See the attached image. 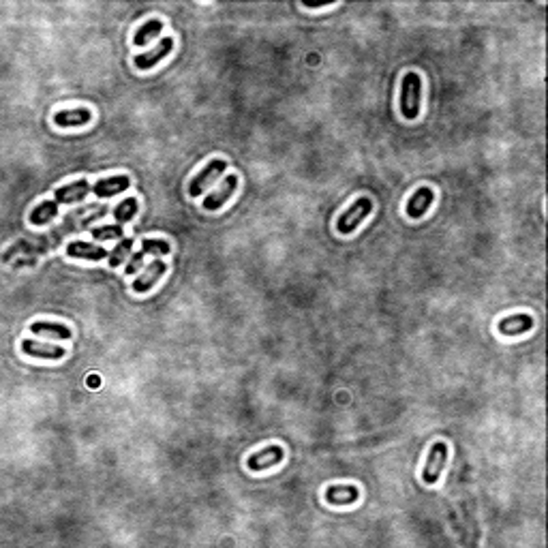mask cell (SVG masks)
Masks as SVG:
<instances>
[{
    "label": "cell",
    "mask_w": 548,
    "mask_h": 548,
    "mask_svg": "<svg viewBox=\"0 0 548 548\" xmlns=\"http://www.w3.org/2000/svg\"><path fill=\"white\" fill-rule=\"evenodd\" d=\"M531 326H533V319H531V315H525V313L505 317V319H501V321L497 323V328H499V332H501L503 336H516V334L529 332Z\"/></svg>",
    "instance_id": "cell-15"
},
{
    "label": "cell",
    "mask_w": 548,
    "mask_h": 548,
    "mask_svg": "<svg viewBox=\"0 0 548 548\" xmlns=\"http://www.w3.org/2000/svg\"><path fill=\"white\" fill-rule=\"evenodd\" d=\"M360 497V490L355 486H330L326 490V501L332 505H349L355 503Z\"/></svg>",
    "instance_id": "cell-16"
},
{
    "label": "cell",
    "mask_w": 548,
    "mask_h": 548,
    "mask_svg": "<svg viewBox=\"0 0 548 548\" xmlns=\"http://www.w3.org/2000/svg\"><path fill=\"white\" fill-rule=\"evenodd\" d=\"M90 191H92V187L88 185V180H75V182H71V185H65V187L56 189L54 202L56 204H73V202L84 200Z\"/></svg>",
    "instance_id": "cell-8"
},
{
    "label": "cell",
    "mask_w": 548,
    "mask_h": 548,
    "mask_svg": "<svg viewBox=\"0 0 548 548\" xmlns=\"http://www.w3.org/2000/svg\"><path fill=\"white\" fill-rule=\"evenodd\" d=\"M144 255H167L169 253V242L167 240H159V238H144L141 240V249Z\"/></svg>",
    "instance_id": "cell-22"
},
{
    "label": "cell",
    "mask_w": 548,
    "mask_h": 548,
    "mask_svg": "<svg viewBox=\"0 0 548 548\" xmlns=\"http://www.w3.org/2000/svg\"><path fill=\"white\" fill-rule=\"evenodd\" d=\"M236 189H238V176L236 173H230V176H225V180L219 185V189L217 191H213L210 195H206V200H204V208L206 210H219V208H223L227 202H230V198L236 193Z\"/></svg>",
    "instance_id": "cell-5"
},
{
    "label": "cell",
    "mask_w": 548,
    "mask_h": 548,
    "mask_svg": "<svg viewBox=\"0 0 548 548\" xmlns=\"http://www.w3.org/2000/svg\"><path fill=\"white\" fill-rule=\"evenodd\" d=\"M90 118H92V114H90V109H86V107L63 109V112H56V114H54L56 127H63V129H67V127H84V124L90 122Z\"/></svg>",
    "instance_id": "cell-14"
},
{
    "label": "cell",
    "mask_w": 548,
    "mask_h": 548,
    "mask_svg": "<svg viewBox=\"0 0 548 548\" xmlns=\"http://www.w3.org/2000/svg\"><path fill=\"white\" fill-rule=\"evenodd\" d=\"M283 456H285V452H283L281 446H268V448L251 454L247 458V467L251 471H264V469H270V467L279 465L283 461Z\"/></svg>",
    "instance_id": "cell-7"
},
{
    "label": "cell",
    "mask_w": 548,
    "mask_h": 548,
    "mask_svg": "<svg viewBox=\"0 0 548 548\" xmlns=\"http://www.w3.org/2000/svg\"><path fill=\"white\" fill-rule=\"evenodd\" d=\"M433 200H435L433 189L420 187V189L409 198V202H407V217H412V219H422V217L426 215V210L431 208Z\"/></svg>",
    "instance_id": "cell-13"
},
{
    "label": "cell",
    "mask_w": 548,
    "mask_h": 548,
    "mask_svg": "<svg viewBox=\"0 0 548 548\" xmlns=\"http://www.w3.org/2000/svg\"><path fill=\"white\" fill-rule=\"evenodd\" d=\"M67 255H69V257H75V259H90V262H99V259H103V257H109V253H107L103 247L92 245V242H86V240L69 242Z\"/></svg>",
    "instance_id": "cell-11"
},
{
    "label": "cell",
    "mask_w": 548,
    "mask_h": 548,
    "mask_svg": "<svg viewBox=\"0 0 548 548\" xmlns=\"http://www.w3.org/2000/svg\"><path fill=\"white\" fill-rule=\"evenodd\" d=\"M420 95H422V80L418 73L409 71L401 84V114L407 120H416L420 114Z\"/></svg>",
    "instance_id": "cell-1"
},
{
    "label": "cell",
    "mask_w": 548,
    "mask_h": 548,
    "mask_svg": "<svg viewBox=\"0 0 548 548\" xmlns=\"http://www.w3.org/2000/svg\"><path fill=\"white\" fill-rule=\"evenodd\" d=\"M446 461H448V446L444 441L433 444V448L426 456V465L422 469V482L424 484H435L446 469Z\"/></svg>",
    "instance_id": "cell-4"
},
{
    "label": "cell",
    "mask_w": 548,
    "mask_h": 548,
    "mask_svg": "<svg viewBox=\"0 0 548 548\" xmlns=\"http://www.w3.org/2000/svg\"><path fill=\"white\" fill-rule=\"evenodd\" d=\"M225 169H227V161H223V159H213V161H210L202 171H198V173L193 176V180L189 182V195H191V198H200Z\"/></svg>",
    "instance_id": "cell-3"
},
{
    "label": "cell",
    "mask_w": 548,
    "mask_h": 548,
    "mask_svg": "<svg viewBox=\"0 0 548 548\" xmlns=\"http://www.w3.org/2000/svg\"><path fill=\"white\" fill-rule=\"evenodd\" d=\"M92 238L95 240H120L122 238V225L114 223V225H105V227H97L92 230Z\"/></svg>",
    "instance_id": "cell-23"
},
{
    "label": "cell",
    "mask_w": 548,
    "mask_h": 548,
    "mask_svg": "<svg viewBox=\"0 0 548 548\" xmlns=\"http://www.w3.org/2000/svg\"><path fill=\"white\" fill-rule=\"evenodd\" d=\"M173 50V39L171 37H163L159 41V45L150 52H144L139 56H135V67L141 69V71H148V69H154V65H159L163 58H167Z\"/></svg>",
    "instance_id": "cell-6"
},
{
    "label": "cell",
    "mask_w": 548,
    "mask_h": 548,
    "mask_svg": "<svg viewBox=\"0 0 548 548\" xmlns=\"http://www.w3.org/2000/svg\"><path fill=\"white\" fill-rule=\"evenodd\" d=\"M58 215V204L54 200L41 202L33 213H31V223L33 225H48L54 217Z\"/></svg>",
    "instance_id": "cell-19"
},
{
    "label": "cell",
    "mask_w": 548,
    "mask_h": 548,
    "mask_svg": "<svg viewBox=\"0 0 548 548\" xmlns=\"http://www.w3.org/2000/svg\"><path fill=\"white\" fill-rule=\"evenodd\" d=\"M131 187L129 176H112V178H103L92 187V193L97 198H114L122 191H127Z\"/></svg>",
    "instance_id": "cell-12"
},
{
    "label": "cell",
    "mask_w": 548,
    "mask_h": 548,
    "mask_svg": "<svg viewBox=\"0 0 548 548\" xmlns=\"http://www.w3.org/2000/svg\"><path fill=\"white\" fill-rule=\"evenodd\" d=\"M31 330L35 334H50L58 340L71 338V330L63 323H56V321H35V323H31Z\"/></svg>",
    "instance_id": "cell-18"
},
{
    "label": "cell",
    "mask_w": 548,
    "mask_h": 548,
    "mask_svg": "<svg viewBox=\"0 0 548 548\" xmlns=\"http://www.w3.org/2000/svg\"><path fill=\"white\" fill-rule=\"evenodd\" d=\"M165 274V262L163 259H154L146 270H144V274H139L135 281H133V291H137V294H146V291H150L156 283H159V279Z\"/></svg>",
    "instance_id": "cell-9"
},
{
    "label": "cell",
    "mask_w": 548,
    "mask_h": 548,
    "mask_svg": "<svg viewBox=\"0 0 548 548\" xmlns=\"http://www.w3.org/2000/svg\"><path fill=\"white\" fill-rule=\"evenodd\" d=\"M161 31H163V22H161V20H156V18H152V20H148L144 26H139V28H137V33H135V37H133V43H135L137 48L148 45L154 37H159V35H161Z\"/></svg>",
    "instance_id": "cell-17"
},
{
    "label": "cell",
    "mask_w": 548,
    "mask_h": 548,
    "mask_svg": "<svg viewBox=\"0 0 548 548\" xmlns=\"http://www.w3.org/2000/svg\"><path fill=\"white\" fill-rule=\"evenodd\" d=\"M371 210H373V202L369 200V198H360V200H355L340 217H338V221H336V232L338 234H343V236H347V234H351V232H355L358 230V225L367 219L369 215H371Z\"/></svg>",
    "instance_id": "cell-2"
},
{
    "label": "cell",
    "mask_w": 548,
    "mask_h": 548,
    "mask_svg": "<svg viewBox=\"0 0 548 548\" xmlns=\"http://www.w3.org/2000/svg\"><path fill=\"white\" fill-rule=\"evenodd\" d=\"M133 242H135L133 238H122V240H120V245H118V247L109 253V257H107L112 268H118V266L127 259V255H129L131 249H133Z\"/></svg>",
    "instance_id": "cell-21"
},
{
    "label": "cell",
    "mask_w": 548,
    "mask_h": 548,
    "mask_svg": "<svg viewBox=\"0 0 548 548\" xmlns=\"http://www.w3.org/2000/svg\"><path fill=\"white\" fill-rule=\"evenodd\" d=\"M22 351L31 358H43V360H60L65 355V349L52 343H37L33 338L22 340Z\"/></svg>",
    "instance_id": "cell-10"
},
{
    "label": "cell",
    "mask_w": 548,
    "mask_h": 548,
    "mask_svg": "<svg viewBox=\"0 0 548 548\" xmlns=\"http://www.w3.org/2000/svg\"><path fill=\"white\" fill-rule=\"evenodd\" d=\"M137 208H139L137 200H135V198H129V200H124V202H120V204L116 206V210H114V219L122 225V223L131 221V219L137 215Z\"/></svg>",
    "instance_id": "cell-20"
}]
</instances>
